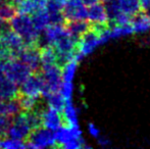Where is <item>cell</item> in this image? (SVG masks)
I'll list each match as a JSON object with an SVG mask.
<instances>
[{"instance_id":"obj_13","label":"cell","mask_w":150,"mask_h":149,"mask_svg":"<svg viewBox=\"0 0 150 149\" xmlns=\"http://www.w3.org/2000/svg\"><path fill=\"white\" fill-rule=\"evenodd\" d=\"M131 26L133 29V33L143 34L150 30V18L146 12L140 11L134 16L131 20Z\"/></svg>"},{"instance_id":"obj_26","label":"cell","mask_w":150,"mask_h":149,"mask_svg":"<svg viewBox=\"0 0 150 149\" xmlns=\"http://www.w3.org/2000/svg\"><path fill=\"white\" fill-rule=\"evenodd\" d=\"M131 34H134L131 24L124 25V26H113L110 28V39L129 36Z\"/></svg>"},{"instance_id":"obj_8","label":"cell","mask_w":150,"mask_h":149,"mask_svg":"<svg viewBox=\"0 0 150 149\" xmlns=\"http://www.w3.org/2000/svg\"><path fill=\"white\" fill-rule=\"evenodd\" d=\"M87 20L93 27H108V16L104 2L99 1L88 6Z\"/></svg>"},{"instance_id":"obj_7","label":"cell","mask_w":150,"mask_h":149,"mask_svg":"<svg viewBox=\"0 0 150 149\" xmlns=\"http://www.w3.org/2000/svg\"><path fill=\"white\" fill-rule=\"evenodd\" d=\"M0 46L6 48L13 57H18V53L26 47L23 38L11 29L0 35Z\"/></svg>"},{"instance_id":"obj_20","label":"cell","mask_w":150,"mask_h":149,"mask_svg":"<svg viewBox=\"0 0 150 149\" xmlns=\"http://www.w3.org/2000/svg\"><path fill=\"white\" fill-rule=\"evenodd\" d=\"M78 64H79V61H77L73 57L61 66V79H62V82L74 81V78H75L76 72H77L78 68Z\"/></svg>"},{"instance_id":"obj_23","label":"cell","mask_w":150,"mask_h":149,"mask_svg":"<svg viewBox=\"0 0 150 149\" xmlns=\"http://www.w3.org/2000/svg\"><path fill=\"white\" fill-rule=\"evenodd\" d=\"M16 13H18V10L16 5L10 3L9 1H0V18L9 22L14 16H16Z\"/></svg>"},{"instance_id":"obj_10","label":"cell","mask_w":150,"mask_h":149,"mask_svg":"<svg viewBox=\"0 0 150 149\" xmlns=\"http://www.w3.org/2000/svg\"><path fill=\"white\" fill-rule=\"evenodd\" d=\"M18 58H20L25 64L30 68L32 73H37L41 68L40 60V49L38 46H26L18 53Z\"/></svg>"},{"instance_id":"obj_17","label":"cell","mask_w":150,"mask_h":149,"mask_svg":"<svg viewBox=\"0 0 150 149\" xmlns=\"http://www.w3.org/2000/svg\"><path fill=\"white\" fill-rule=\"evenodd\" d=\"M62 119L63 123L69 126H79V119H78V109L71 100H67L65 101L64 107H63L62 112Z\"/></svg>"},{"instance_id":"obj_16","label":"cell","mask_w":150,"mask_h":149,"mask_svg":"<svg viewBox=\"0 0 150 149\" xmlns=\"http://www.w3.org/2000/svg\"><path fill=\"white\" fill-rule=\"evenodd\" d=\"M22 112L18 98L8 100H0V115L13 117Z\"/></svg>"},{"instance_id":"obj_21","label":"cell","mask_w":150,"mask_h":149,"mask_svg":"<svg viewBox=\"0 0 150 149\" xmlns=\"http://www.w3.org/2000/svg\"><path fill=\"white\" fill-rule=\"evenodd\" d=\"M44 98H46V100H47V104L49 107L54 108V109L58 110L59 112H62L65 104V100L59 92L48 93L47 95L44 96Z\"/></svg>"},{"instance_id":"obj_12","label":"cell","mask_w":150,"mask_h":149,"mask_svg":"<svg viewBox=\"0 0 150 149\" xmlns=\"http://www.w3.org/2000/svg\"><path fill=\"white\" fill-rule=\"evenodd\" d=\"M20 95V86L10 81L5 76L0 78V100L18 98Z\"/></svg>"},{"instance_id":"obj_2","label":"cell","mask_w":150,"mask_h":149,"mask_svg":"<svg viewBox=\"0 0 150 149\" xmlns=\"http://www.w3.org/2000/svg\"><path fill=\"white\" fill-rule=\"evenodd\" d=\"M0 66L3 75L18 86L32 74L30 68L18 57L0 60Z\"/></svg>"},{"instance_id":"obj_6","label":"cell","mask_w":150,"mask_h":149,"mask_svg":"<svg viewBox=\"0 0 150 149\" xmlns=\"http://www.w3.org/2000/svg\"><path fill=\"white\" fill-rule=\"evenodd\" d=\"M44 89V80L39 72L32 74L20 85V95L41 97Z\"/></svg>"},{"instance_id":"obj_19","label":"cell","mask_w":150,"mask_h":149,"mask_svg":"<svg viewBox=\"0 0 150 149\" xmlns=\"http://www.w3.org/2000/svg\"><path fill=\"white\" fill-rule=\"evenodd\" d=\"M115 1L119 5L120 11L130 16L131 18H133L137 13L142 11L139 0H115Z\"/></svg>"},{"instance_id":"obj_32","label":"cell","mask_w":150,"mask_h":149,"mask_svg":"<svg viewBox=\"0 0 150 149\" xmlns=\"http://www.w3.org/2000/svg\"><path fill=\"white\" fill-rule=\"evenodd\" d=\"M8 30H10L9 22L0 18V35H2L3 33H5L6 31H8Z\"/></svg>"},{"instance_id":"obj_5","label":"cell","mask_w":150,"mask_h":149,"mask_svg":"<svg viewBox=\"0 0 150 149\" xmlns=\"http://www.w3.org/2000/svg\"><path fill=\"white\" fill-rule=\"evenodd\" d=\"M101 45L99 32L95 28H91L89 31L83 34L78 39L77 51L74 54V58L77 61H81L85 56L92 53L98 46Z\"/></svg>"},{"instance_id":"obj_34","label":"cell","mask_w":150,"mask_h":149,"mask_svg":"<svg viewBox=\"0 0 150 149\" xmlns=\"http://www.w3.org/2000/svg\"><path fill=\"white\" fill-rule=\"evenodd\" d=\"M82 1H83L84 5H86L88 7V6L93 5V4L97 3V2H99L100 0H82Z\"/></svg>"},{"instance_id":"obj_28","label":"cell","mask_w":150,"mask_h":149,"mask_svg":"<svg viewBox=\"0 0 150 149\" xmlns=\"http://www.w3.org/2000/svg\"><path fill=\"white\" fill-rule=\"evenodd\" d=\"M67 0H47L46 2V9L48 12L52 11H62L67 5Z\"/></svg>"},{"instance_id":"obj_25","label":"cell","mask_w":150,"mask_h":149,"mask_svg":"<svg viewBox=\"0 0 150 149\" xmlns=\"http://www.w3.org/2000/svg\"><path fill=\"white\" fill-rule=\"evenodd\" d=\"M0 148L3 149H22L26 148V143L23 140L4 136L0 139Z\"/></svg>"},{"instance_id":"obj_35","label":"cell","mask_w":150,"mask_h":149,"mask_svg":"<svg viewBox=\"0 0 150 149\" xmlns=\"http://www.w3.org/2000/svg\"><path fill=\"white\" fill-rule=\"evenodd\" d=\"M3 76V72H2V68H1V66H0V78Z\"/></svg>"},{"instance_id":"obj_15","label":"cell","mask_w":150,"mask_h":149,"mask_svg":"<svg viewBox=\"0 0 150 149\" xmlns=\"http://www.w3.org/2000/svg\"><path fill=\"white\" fill-rule=\"evenodd\" d=\"M62 12L64 14L65 22L67 20H87L88 18V7L84 4L76 7L65 6Z\"/></svg>"},{"instance_id":"obj_1","label":"cell","mask_w":150,"mask_h":149,"mask_svg":"<svg viewBox=\"0 0 150 149\" xmlns=\"http://www.w3.org/2000/svg\"><path fill=\"white\" fill-rule=\"evenodd\" d=\"M10 29L23 38L26 46H38L40 32L35 29L31 16L16 13L9 20Z\"/></svg>"},{"instance_id":"obj_4","label":"cell","mask_w":150,"mask_h":149,"mask_svg":"<svg viewBox=\"0 0 150 149\" xmlns=\"http://www.w3.org/2000/svg\"><path fill=\"white\" fill-rule=\"evenodd\" d=\"M40 74L44 80V89L41 96L44 97L51 92H59L60 85L62 83L61 79V66L57 64L41 66Z\"/></svg>"},{"instance_id":"obj_31","label":"cell","mask_w":150,"mask_h":149,"mask_svg":"<svg viewBox=\"0 0 150 149\" xmlns=\"http://www.w3.org/2000/svg\"><path fill=\"white\" fill-rule=\"evenodd\" d=\"M88 132L93 138H96V139L100 136V130L92 123H90L89 126H88Z\"/></svg>"},{"instance_id":"obj_14","label":"cell","mask_w":150,"mask_h":149,"mask_svg":"<svg viewBox=\"0 0 150 149\" xmlns=\"http://www.w3.org/2000/svg\"><path fill=\"white\" fill-rule=\"evenodd\" d=\"M64 26L69 34L77 39L92 28V25L87 20H67Z\"/></svg>"},{"instance_id":"obj_30","label":"cell","mask_w":150,"mask_h":149,"mask_svg":"<svg viewBox=\"0 0 150 149\" xmlns=\"http://www.w3.org/2000/svg\"><path fill=\"white\" fill-rule=\"evenodd\" d=\"M11 119L12 117L0 115V136L1 137L6 136V132H7L10 124H11Z\"/></svg>"},{"instance_id":"obj_9","label":"cell","mask_w":150,"mask_h":149,"mask_svg":"<svg viewBox=\"0 0 150 149\" xmlns=\"http://www.w3.org/2000/svg\"><path fill=\"white\" fill-rule=\"evenodd\" d=\"M56 141V147H61L64 143L73 139H78L82 137V131L79 126H69L62 124L58 129L53 131Z\"/></svg>"},{"instance_id":"obj_36","label":"cell","mask_w":150,"mask_h":149,"mask_svg":"<svg viewBox=\"0 0 150 149\" xmlns=\"http://www.w3.org/2000/svg\"><path fill=\"white\" fill-rule=\"evenodd\" d=\"M100 1H102V2H109V1H112V0H100Z\"/></svg>"},{"instance_id":"obj_22","label":"cell","mask_w":150,"mask_h":149,"mask_svg":"<svg viewBox=\"0 0 150 149\" xmlns=\"http://www.w3.org/2000/svg\"><path fill=\"white\" fill-rule=\"evenodd\" d=\"M40 60H41V66L57 64L54 48L50 45L43 46V47L40 48Z\"/></svg>"},{"instance_id":"obj_3","label":"cell","mask_w":150,"mask_h":149,"mask_svg":"<svg viewBox=\"0 0 150 149\" xmlns=\"http://www.w3.org/2000/svg\"><path fill=\"white\" fill-rule=\"evenodd\" d=\"M56 147V141L54 133L51 130L40 126L31 131L26 139V148L43 149Z\"/></svg>"},{"instance_id":"obj_18","label":"cell","mask_w":150,"mask_h":149,"mask_svg":"<svg viewBox=\"0 0 150 149\" xmlns=\"http://www.w3.org/2000/svg\"><path fill=\"white\" fill-rule=\"evenodd\" d=\"M33 25L35 27V29L38 32L41 33L42 31H44L48 26L50 25L49 20V14L46 8L43 9H39L37 11H35L31 16Z\"/></svg>"},{"instance_id":"obj_11","label":"cell","mask_w":150,"mask_h":149,"mask_svg":"<svg viewBox=\"0 0 150 149\" xmlns=\"http://www.w3.org/2000/svg\"><path fill=\"white\" fill-rule=\"evenodd\" d=\"M40 117H41V126L51 131H55L63 124L61 112L49 106H47V108L40 109Z\"/></svg>"},{"instance_id":"obj_33","label":"cell","mask_w":150,"mask_h":149,"mask_svg":"<svg viewBox=\"0 0 150 149\" xmlns=\"http://www.w3.org/2000/svg\"><path fill=\"white\" fill-rule=\"evenodd\" d=\"M97 140H98L97 142H98V144L101 147H106V146H108L110 144V140L107 137H105V136H99L97 138Z\"/></svg>"},{"instance_id":"obj_29","label":"cell","mask_w":150,"mask_h":149,"mask_svg":"<svg viewBox=\"0 0 150 149\" xmlns=\"http://www.w3.org/2000/svg\"><path fill=\"white\" fill-rule=\"evenodd\" d=\"M86 142L85 140L83 139V137L81 138H78V139H73L71 141L67 142L64 143L61 148H64V149H81V148H84L85 146Z\"/></svg>"},{"instance_id":"obj_27","label":"cell","mask_w":150,"mask_h":149,"mask_svg":"<svg viewBox=\"0 0 150 149\" xmlns=\"http://www.w3.org/2000/svg\"><path fill=\"white\" fill-rule=\"evenodd\" d=\"M59 93L62 95L65 101L73 99L74 93V84L73 82H62L59 88Z\"/></svg>"},{"instance_id":"obj_24","label":"cell","mask_w":150,"mask_h":149,"mask_svg":"<svg viewBox=\"0 0 150 149\" xmlns=\"http://www.w3.org/2000/svg\"><path fill=\"white\" fill-rule=\"evenodd\" d=\"M39 99L40 98L38 97H32V96H25V95H18V97L21 108L24 112H31V110L37 109Z\"/></svg>"}]
</instances>
